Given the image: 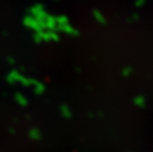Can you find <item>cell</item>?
Instances as JSON below:
<instances>
[{
	"mask_svg": "<svg viewBox=\"0 0 153 152\" xmlns=\"http://www.w3.org/2000/svg\"><path fill=\"white\" fill-rule=\"evenodd\" d=\"M7 82L9 85H21L23 86L26 87H34L36 85V84L38 82L37 80L32 79L30 77H27L24 74H22L20 72H19L18 70H12L10 71L7 77H6Z\"/></svg>",
	"mask_w": 153,
	"mask_h": 152,
	"instance_id": "6da1fadb",
	"label": "cell"
},
{
	"mask_svg": "<svg viewBox=\"0 0 153 152\" xmlns=\"http://www.w3.org/2000/svg\"><path fill=\"white\" fill-rule=\"evenodd\" d=\"M22 23L27 29L31 30L34 32L41 31L43 30V27H41V25L39 23V21L37 19H35L32 16H30V14H27V15L23 18Z\"/></svg>",
	"mask_w": 153,
	"mask_h": 152,
	"instance_id": "7a4b0ae2",
	"label": "cell"
},
{
	"mask_svg": "<svg viewBox=\"0 0 153 152\" xmlns=\"http://www.w3.org/2000/svg\"><path fill=\"white\" fill-rule=\"evenodd\" d=\"M51 39H54V35L52 33L44 32L42 30L34 32V35H33V39L36 43H39L40 41H42V40H49Z\"/></svg>",
	"mask_w": 153,
	"mask_h": 152,
	"instance_id": "3957f363",
	"label": "cell"
},
{
	"mask_svg": "<svg viewBox=\"0 0 153 152\" xmlns=\"http://www.w3.org/2000/svg\"><path fill=\"white\" fill-rule=\"evenodd\" d=\"M15 100L21 106H26L27 105V103H29V101H27V98L26 97L24 94H22L19 92L15 93Z\"/></svg>",
	"mask_w": 153,
	"mask_h": 152,
	"instance_id": "277c9868",
	"label": "cell"
},
{
	"mask_svg": "<svg viewBox=\"0 0 153 152\" xmlns=\"http://www.w3.org/2000/svg\"><path fill=\"white\" fill-rule=\"evenodd\" d=\"M7 62L11 64V65H13V64H15V62H16V61L14 60V58H12V57H9L8 59H7Z\"/></svg>",
	"mask_w": 153,
	"mask_h": 152,
	"instance_id": "5b68a950",
	"label": "cell"
}]
</instances>
